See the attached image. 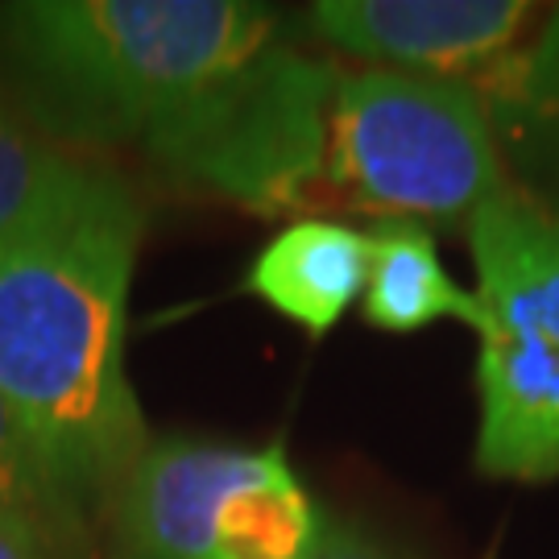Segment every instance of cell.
I'll return each instance as SVG.
<instances>
[{
  "instance_id": "5b68a950",
  "label": "cell",
  "mask_w": 559,
  "mask_h": 559,
  "mask_svg": "<svg viewBox=\"0 0 559 559\" xmlns=\"http://www.w3.org/2000/svg\"><path fill=\"white\" fill-rule=\"evenodd\" d=\"M485 307L477 357V468L485 477H559V207L501 182L468 216Z\"/></svg>"
},
{
  "instance_id": "3957f363",
  "label": "cell",
  "mask_w": 559,
  "mask_h": 559,
  "mask_svg": "<svg viewBox=\"0 0 559 559\" xmlns=\"http://www.w3.org/2000/svg\"><path fill=\"white\" fill-rule=\"evenodd\" d=\"M480 104L448 80L340 62L323 108V212L378 224H460L501 187Z\"/></svg>"
},
{
  "instance_id": "7a4b0ae2",
  "label": "cell",
  "mask_w": 559,
  "mask_h": 559,
  "mask_svg": "<svg viewBox=\"0 0 559 559\" xmlns=\"http://www.w3.org/2000/svg\"><path fill=\"white\" fill-rule=\"evenodd\" d=\"M282 29L253 0H13L0 62L41 129L150 150L286 46Z\"/></svg>"
},
{
  "instance_id": "30bf717a",
  "label": "cell",
  "mask_w": 559,
  "mask_h": 559,
  "mask_svg": "<svg viewBox=\"0 0 559 559\" xmlns=\"http://www.w3.org/2000/svg\"><path fill=\"white\" fill-rule=\"evenodd\" d=\"M0 510L38 522L62 543L83 551L87 543V510L62 489L55 468L46 464L38 443L21 427L17 411L0 394Z\"/></svg>"
},
{
  "instance_id": "6da1fadb",
  "label": "cell",
  "mask_w": 559,
  "mask_h": 559,
  "mask_svg": "<svg viewBox=\"0 0 559 559\" xmlns=\"http://www.w3.org/2000/svg\"><path fill=\"white\" fill-rule=\"evenodd\" d=\"M141 233L138 195L104 170L67 216L0 245V394L87 514L150 443L124 373Z\"/></svg>"
},
{
  "instance_id": "7c38bea8",
  "label": "cell",
  "mask_w": 559,
  "mask_h": 559,
  "mask_svg": "<svg viewBox=\"0 0 559 559\" xmlns=\"http://www.w3.org/2000/svg\"><path fill=\"white\" fill-rule=\"evenodd\" d=\"M0 559H83V551L50 535L38 522L0 510Z\"/></svg>"
},
{
  "instance_id": "277c9868",
  "label": "cell",
  "mask_w": 559,
  "mask_h": 559,
  "mask_svg": "<svg viewBox=\"0 0 559 559\" xmlns=\"http://www.w3.org/2000/svg\"><path fill=\"white\" fill-rule=\"evenodd\" d=\"M307 25L344 59L464 87L501 154L559 175V0H320Z\"/></svg>"
},
{
  "instance_id": "ba28073f",
  "label": "cell",
  "mask_w": 559,
  "mask_h": 559,
  "mask_svg": "<svg viewBox=\"0 0 559 559\" xmlns=\"http://www.w3.org/2000/svg\"><path fill=\"white\" fill-rule=\"evenodd\" d=\"M360 316L381 332H423L431 323H464L485 332L480 295L460 286L440 261L436 237L423 224H378L369 233V282Z\"/></svg>"
},
{
  "instance_id": "52a82bcc",
  "label": "cell",
  "mask_w": 559,
  "mask_h": 559,
  "mask_svg": "<svg viewBox=\"0 0 559 559\" xmlns=\"http://www.w3.org/2000/svg\"><path fill=\"white\" fill-rule=\"evenodd\" d=\"M369 282V233L340 221H290L261 245L245 290L295 323L311 340H323Z\"/></svg>"
},
{
  "instance_id": "8992f818",
  "label": "cell",
  "mask_w": 559,
  "mask_h": 559,
  "mask_svg": "<svg viewBox=\"0 0 559 559\" xmlns=\"http://www.w3.org/2000/svg\"><path fill=\"white\" fill-rule=\"evenodd\" d=\"M117 559H307L323 510L278 443L162 436L108 501Z\"/></svg>"
},
{
  "instance_id": "8fae6325",
  "label": "cell",
  "mask_w": 559,
  "mask_h": 559,
  "mask_svg": "<svg viewBox=\"0 0 559 559\" xmlns=\"http://www.w3.org/2000/svg\"><path fill=\"white\" fill-rule=\"evenodd\" d=\"M307 559H415V556H406L402 547H394V543H385L381 535H373L365 522L340 519V514H323L316 551H311Z\"/></svg>"
},
{
  "instance_id": "9c48e42d",
  "label": "cell",
  "mask_w": 559,
  "mask_h": 559,
  "mask_svg": "<svg viewBox=\"0 0 559 559\" xmlns=\"http://www.w3.org/2000/svg\"><path fill=\"white\" fill-rule=\"evenodd\" d=\"M100 175L104 166L59 150L0 100V245L67 216Z\"/></svg>"
}]
</instances>
